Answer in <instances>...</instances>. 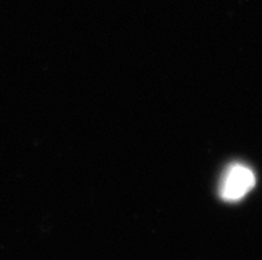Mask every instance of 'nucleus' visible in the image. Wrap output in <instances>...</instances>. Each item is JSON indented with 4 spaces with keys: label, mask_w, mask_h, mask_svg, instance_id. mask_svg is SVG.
Returning <instances> with one entry per match:
<instances>
[{
    "label": "nucleus",
    "mask_w": 262,
    "mask_h": 260,
    "mask_svg": "<svg viewBox=\"0 0 262 260\" xmlns=\"http://www.w3.org/2000/svg\"><path fill=\"white\" fill-rule=\"evenodd\" d=\"M256 184V177L252 169L243 163L229 166L221 181L220 195L224 201L237 202L243 199Z\"/></svg>",
    "instance_id": "nucleus-1"
}]
</instances>
